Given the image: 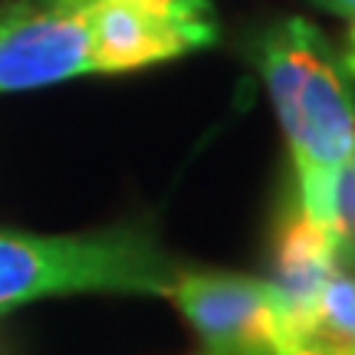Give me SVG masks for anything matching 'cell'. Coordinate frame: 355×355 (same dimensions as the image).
I'll return each instance as SVG.
<instances>
[{
	"mask_svg": "<svg viewBox=\"0 0 355 355\" xmlns=\"http://www.w3.org/2000/svg\"><path fill=\"white\" fill-rule=\"evenodd\" d=\"M257 66L290 145L296 198L329 227L336 178L355 152V92L343 56L316 24L286 17L263 33Z\"/></svg>",
	"mask_w": 355,
	"mask_h": 355,
	"instance_id": "obj_1",
	"label": "cell"
},
{
	"mask_svg": "<svg viewBox=\"0 0 355 355\" xmlns=\"http://www.w3.org/2000/svg\"><path fill=\"white\" fill-rule=\"evenodd\" d=\"M332 237H336V257L345 273H355V152L343 165L332 191Z\"/></svg>",
	"mask_w": 355,
	"mask_h": 355,
	"instance_id": "obj_8",
	"label": "cell"
},
{
	"mask_svg": "<svg viewBox=\"0 0 355 355\" xmlns=\"http://www.w3.org/2000/svg\"><path fill=\"white\" fill-rule=\"evenodd\" d=\"M24 13H26L24 3H20V7H3V10H0V37H3V33H7V30L24 17Z\"/></svg>",
	"mask_w": 355,
	"mask_h": 355,
	"instance_id": "obj_12",
	"label": "cell"
},
{
	"mask_svg": "<svg viewBox=\"0 0 355 355\" xmlns=\"http://www.w3.org/2000/svg\"><path fill=\"white\" fill-rule=\"evenodd\" d=\"M171 300L201 343L198 355H283L296 339L286 303L270 279L181 270Z\"/></svg>",
	"mask_w": 355,
	"mask_h": 355,
	"instance_id": "obj_3",
	"label": "cell"
},
{
	"mask_svg": "<svg viewBox=\"0 0 355 355\" xmlns=\"http://www.w3.org/2000/svg\"><path fill=\"white\" fill-rule=\"evenodd\" d=\"M336 273H339V257H336L332 230L306 214L300 198L286 201L273 227V279L270 283L286 303L296 339L313 336V313H316L319 293L326 290V283Z\"/></svg>",
	"mask_w": 355,
	"mask_h": 355,
	"instance_id": "obj_6",
	"label": "cell"
},
{
	"mask_svg": "<svg viewBox=\"0 0 355 355\" xmlns=\"http://www.w3.org/2000/svg\"><path fill=\"white\" fill-rule=\"evenodd\" d=\"M92 73L83 10H26L0 37V92L56 86Z\"/></svg>",
	"mask_w": 355,
	"mask_h": 355,
	"instance_id": "obj_5",
	"label": "cell"
},
{
	"mask_svg": "<svg viewBox=\"0 0 355 355\" xmlns=\"http://www.w3.org/2000/svg\"><path fill=\"white\" fill-rule=\"evenodd\" d=\"M92 73H132L217 43L207 0H99L83 7Z\"/></svg>",
	"mask_w": 355,
	"mask_h": 355,
	"instance_id": "obj_4",
	"label": "cell"
},
{
	"mask_svg": "<svg viewBox=\"0 0 355 355\" xmlns=\"http://www.w3.org/2000/svg\"><path fill=\"white\" fill-rule=\"evenodd\" d=\"M283 355H355V345L343 343V339H332V336H303L283 349Z\"/></svg>",
	"mask_w": 355,
	"mask_h": 355,
	"instance_id": "obj_9",
	"label": "cell"
},
{
	"mask_svg": "<svg viewBox=\"0 0 355 355\" xmlns=\"http://www.w3.org/2000/svg\"><path fill=\"white\" fill-rule=\"evenodd\" d=\"M178 277L181 266L135 227L53 237L0 230V313L66 293L171 296Z\"/></svg>",
	"mask_w": 355,
	"mask_h": 355,
	"instance_id": "obj_2",
	"label": "cell"
},
{
	"mask_svg": "<svg viewBox=\"0 0 355 355\" xmlns=\"http://www.w3.org/2000/svg\"><path fill=\"white\" fill-rule=\"evenodd\" d=\"M313 332L355 345V273L339 270L326 283L313 313Z\"/></svg>",
	"mask_w": 355,
	"mask_h": 355,
	"instance_id": "obj_7",
	"label": "cell"
},
{
	"mask_svg": "<svg viewBox=\"0 0 355 355\" xmlns=\"http://www.w3.org/2000/svg\"><path fill=\"white\" fill-rule=\"evenodd\" d=\"M319 7H326L329 13H339V17H355V0H313Z\"/></svg>",
	"mask_w": 355,
	"mask_h": 355,
	"instance_id": "obj_11",
	"label": "cell"
},
{
	"mask_svg": "<svg viewBox=\"0 0 355 355\" xmlns=\"http://www.w3.org/2000/svg\"><path fill=\"white\" fill-rule=\"evenodd\" d=\"M343 66L345 73L355 79V17H349V30H345V43H343Z\"/></svg>",
	"mask_w": 355,
	"mask_h": 355,
	"instance_id": "obj_10",
	"label": "cell"
},
{
	"mask_svg": "<svg viewBox=\"0 0 355 355\" xmlns=\"http://www.w3.org/2000/svg\"><path fill=\"white\" fill-rule=\"evenodd\" d=\"M53 10H83L89 3H99V0H50Z\"/></svg>",
	"mask_w": 355,
	"mask_h": 355,
	"instance_id": "obj_13",
	"label": "cell"
}]
</instances>
